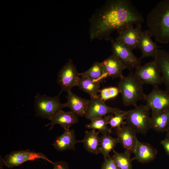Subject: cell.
Wrapping results in <instances>:
<instances>
[{"mask_svg":"<svg viewBox=\"0 0 169 169\" xmlns=\"http://www.w3.org/2000/svg\"><path fill=\"white\" fill-rule=\"evenodd\" d=\"M145 105L151 113L169 110V93L160 89L159 86L153 88L151 91L146 94Z\"/></svg>","mask_w":169,"mask_h":169,"instance_id":"10","label":"cell"},{"mask_svg":"<svg viewBox=\"0 0 169 169\" xmlns=\"http://www.w3.org/2000/svg\"><path fill=\"white\" fill-rule=\"evenodd\" d=\"M61 93L53 97L37 94L35 96L34 104L35 116L50 120L57 112L66 107L65 103H61L60 101Z\"/></svg>","mask_w":169,"mask_h":169,"instance_id":"4","label":"cell"},{"mask_svg":"<svg viewBox=\"0 0 169 169\" xmlns=\"http://www.w3.org/2000/svg\"><path fill=\"white\" fill-rule=\"evenodd\" d=\"M101 169H119L115 161L110 156L104 160L101 167Z\"/></svg>","mask_w":169,"mask_h":169,"instance_id":"30","label":"cell"},{"mask_svg":"<svg viewBox=\"0 0 169 169\" xmlns=\"http://www.w3.org/2000/svg\"><path fill=\"white\" fill-rule=\"evenodd\" d=\"M113 151L112 157L119 169H132L131 162L133 160L131 158V153L126 151L122 153L118 152L114 150Z\"/></svg>","mask_w":169,"mask_h":169,"instance_id":"27","label":"cell"},{"mask_svg":"<svg viewBox=\"0 0 169 169\" xmlns=\"http://www.w3.org/2000/svg\"><path fill=\"white\" fill-rule=\"evenodd\" d=\"M39 159L45 160L52 164L54 163L42 153L29 150L13 151L5 156L3 158V161L6 166L12 168L19 166L26 161Z\"/></svg>","mask_w":169,"mask_h":169,"instance_id":"7","label":"cell"},{"mask_svg":"<svg viewBox=\"0 0 169 169\" xmlns=\"http://www.w3.org/2000/svg\"><path fill=\"white\" fill-rule=\"evenodd\" d=\"M157 153V150L150 144L138 141L134 152L135 156L133 160L141 163H148L154 160Z\"/></svg>","mask_w":169,"mask_h":169,"instance_id":"17","label":"cell"},{"mask_svg":"<svg viewBox=\"0 0 169 169\" xmlns=\"http://www.w3.org/2000/svg\"><path fill=\"white\" fill-rule=\"evenodd\" d=\"M76 67L72 60L69 59L59 72L57 82L62 89L61 92H67L73 87L78 86L80 77Z\"/></svg>","mask_w":169,"mask_h":169,"instance_id":"8","label":"cell"},{"mask_svg":"<svg viewBox=\"0 0 169 169\" xmlns=\"http://www.w3.org/2000/svg\"><path fill=\"white\" fill-rule=\"evenodd\" d=\"M3 165H4L3 161V158H2L1 160H0V169H3Z\"/></svg>","mask_w":169,"mask_h":169,"instance_id":"33","label":"cell"},{"mask_svg":"<svg viewBox=\"0 0 169 169\" xmlns=\"http://www.w3.org/2000/svg\"><path fill=\"white\" fill-rule=\"evenodd\" d=\"M110 117L109 114L102 118L92 120L90 123L85 125V127L92 130H98L102 135L110 134L112 132L111 129L107 126Z\"/></svg>","mask_w":169,"mask_h":169,"instance_id":"26","label":"cell"},{"mask_svg":"<svg viewBox=\"0 0 169 169\" xmlns=\"http://www.w3.org/2000/svg\"><path fill=\"white\" fill-rule=\"evenodd\" d=\"M67 93L66 96L67 101L65 103L66 107L69 108L70 110L77 116H84L89 100L77 96L71 90L67 91Z\"/></svg>","mask_w":169,"mask_h":169,"instance_id":"20","label":"cell"},{"mask_svg":"<svg viewBox=\"0 0 169 169\" xmlns=\"http://www.w3.org/2000/svg\"><path fill=\"white\" fill-rule=\"evenodd\" d=\"M144 84L135 75L133 71L126 76L120 77L118 85L123 104L126 106H137V102L145 100L146 94L144 91Z\"/></svg>","mask_w":169,"mask_h":169,"instance_id":"3","label":"cell"},{"mask_svg":"<svg viewBox=\"0 0 169 169\" xmlns=\"http://www.w3.org/2000/svg\"><path fill=\"white\" fill-rule=\"evenodd\" d=\"M118 35L115 39L121 42L131 50L137 48L138 41L142 32L141 24L126 26L118 31Z\"/></svg>","mask_w":169,"mask_h":169,"instance_id":"12","label":"cell"},{"mask_svg":"<svg viewBox=\"0 0 169 169\" xmlns=\"http://www.w3.org/2000/svg\"><path fill=\"white\" fill-rule=\"evenodd\" d=\"M152 36L148 29L142 31L138 39L137 48L141 51V56L140 59L148 57L154 58L158 50L161 47L156 42L151 39Z\"/></svg>","mask_w":169,"mask_h":169,"instance_id":"14","label":"cell"},{"mask_svg":"<svg viewBox=\"0 0 169 169\" xmlns=\"http://www.w3.org/2000/svg\"><path fill=\"white\" fill-rule=\"evenodd\" d=\"M134 74L144 84L150 85L153 88L163 83L161 74L154 60L136 68Z\"/></svg>","mask_w":169,"mask_h":169,"instance_id":"6","label":"cell"},{"mask_svg":"<svg viewBox=\"0 0 169 169\" xmlns=\"http://www.w3.org/2000/svg\"><path fill=\"white\" fill-rule=\"evenodd\" d=\"M126 111H121L110 114L108 124L110 126V129L117 128L126 125L124 120H125Z\"/></svg>","mask_w":169,"mask_h":169,"instance_id":"28","label":"cell"},{"mask_svg":"<svg viewBox=\"0 0 169 169\" xmlns=\"http://www.w3.org/2000/svg\"><path fill=\"white\" fill-rule=\"evenodd\" d=\"M161 144L163 146L166 154L169 156V139L166 138L162 140Z\"/></svg>","mask_w":169,"mask_h":169,"instance_id":"32","label":"cell"},{"mask_svg":"<svg viewBox=\"0 0 169 169\" xmlns=\"http://www.w3.org/2000/svg\"><path fill=\"white\" fill-rule=\"evenodd\" d=\"M150 128L157 132H166L169 129V110L151 113Z\"/></svg>","mask_w":169,"mask_h":169,"instance_id":"21","label":"cell"},{"mask_svg":"<svg viewBox=\"0 0 169 169\" xmlns=\"http://www.w3.org/2000/svg\"><path fill=\"white\" fill-rule=\"evenodd\" d=\"M111 50L130 71L141 65V59L136 56L132 50L115 38L111 40Z\"/></svg>","mask_w":169,"mask_h":169,"instance_id":"9","label":"cell"},{"mask_svg":"<svg viewBox=\"0 0 169 169\" xmlns=\"http://www.w3.org/2000/svg\"><path fill=\"white\" fill-rule=\"evenodd\" d=\"M166 138L169 139V129H168V131L166 132Z\"/></svg>","mask_w":169,"mask_h":169,"instance_id":"34","label":"cell"},{"mask_svg":"<svg viewBox=\"0 0 169 169\" xmlns=\"http://www.w3.org/2000/svg\"><path fill=\"white\" fill-rule=\"evenodd\" d=\"M99 132L95 130L86 131L82 142L85 150L88 152L97 155L100 153Z\"/></svg>","mask_w":169,"mask_h":169,"instance_id":"22","label":"cell"},{"mask_svg":"<svg viewBox=\"0 0 169 169\" xmlns=\"http://www.w3.org/2000/svg\"><path fill=\"white\" fill-rule=\"evenodd\" d=\"M100 98L104 101L116 97L120 93L118 87L110 86L102 89L100 90Z\"/></svg>","mask_w":169,"mask_h":169,"instance_id":"29","label":"cell"},{"mask_svg":"<svg viewBox=\"0 0 169 169\" xmlns=\"http://www.w3.org/2000/svg\"><path fill=\"white\" fill-rule=\"evenodd\" d=\"M144 21L142 14L131 1L108 0L90 18V40H110L113 31H118L128 25L141 24Z\"/></svg>","mask_w":169,"mask_h":169,"instance_id":"1","label":"cell"},{"mask_svg":"<svg viewBox=\"0 0 169 169\" xmlns=\"http://www.w3.org/2000/svg\"><path fill=\"white\" fill-rule=\"evenodd\" d=\"M64 130V132L61 135L56 138L52 145L54 148L59 151L67 150H75L76 144L78 143L81 142L82 141L76 140L74 129Z\"/></svg>","mask_w":169,"mask_h":169,"instance_id":"15","label":"cell"},{"mask_svg":"<svg viewBox=\"0 0 169 169\" xmlns=\"http://www.w3.org/2000/svg\"><path fill=\"white\" fill-rule=\"evenodd\" d=\"M54 167L52 169H69L67 163L63 161H59L54 162Z\"/></svg>","mask_w":169,"mask_h":169,"instance_id":"31","label":"cell"},{"mask_svg":"<svg viewBox=\"0 0 169 169\" xmlns=\"http://www.w3.org/2000/svg\"><path fill=\"white\" fill-rule=\"evenodd\" d=\"M154 60L159 69L165 90L169 93V52L159 49Z\"/></svg>","mask_w":169,"mask_h":169,"instance_id":"18","label":"cell"},{"mask_svg":"<svg viewBox=\"0 0 169 169\" xmlns=\"http://www.w3.org/2000/svg\"><path fill=\"white\" fill-rule=\"evenodd\" d=\"M77 116L71 110L65 111L61 109L53 116L50 120V122L45 126L50 125L49 131L56 124L60 125L64 130L69 129L71 126L78 122Z\"/></svg>","mask_w":169,"mask_h":169,"instance_id":"16","label":"cell"},{"mask_svg":"<svg viewBox=\"0 0 169 169\" xmlns=\"http://www.w3.org/2000/svg\"><path fill=\"white\" fill-rule=\"evenodd\" d=\"M117 139L110 136V134L102 135L100 137V150L104 160L110 157V153L114 150L118 143Z\"/></svg>","mask_w":169,"mask_h":169,"instance_id":"24","label":"cell"},{"mask_svg":"<svg viewBox=\"0 0 169 169\" xmlns=\"http://www.w3.org/2000/svg\"><path fill=\"white\" fill-rule=\"evenodd\" d=\"M79 76L87 77L100 83L107 77L102 63L95 62L88 70L79 74Z\"/></svg>","mask_w":169,"mask_h":169,"instance_id":"25","label":"cell"},{"mask_svg":"<svg viewBox=\"0 0 169 169\" xmlns=\"http://www.w3.org/2000/svg\"><path fill=\"white\" fill-rule=\"evenodd\" d=\"M121 111L117 107L107 105L100 97L91 98L89 100L84 116L86 119L91 121L102 118L108 114H114Z\"/></svg>","mask_w":169,"mask_h":169,"instance_id":"11","label":"cell"},{"mask_svg":"<svg viewBox=\"0 0 169 169\" xmlns=\"http://www.w3.org/2000/svg\"><path fill=\"white\" fill-rule=\"evenodd\" d=\"M115 133L119 143L125 151L133 153L138 141L136 132L131 127L125 125L115 129Z\"/></svg>","mask_w":169,"mask_h":169,"instance_id":"13","label":"cell"},{"mask_svg":"<svg viewBox=\"0 0 169 169\" xmlns=\"http://www.w3.org/2000/svg\"><path fill=\"white\" fill-rule=\"evenodd\" d=\"M101 63L107 77L113 79L120 78L123 71L127 69L125 65L113 54Z\"/></svg>","mask_w":169,"mask_h":169,"instance_id":"19","label":"cell"},{"mask_svg":"<svg viewBox=\"0 0 169 169\" xmlns=\"http://www.w3.org/2000/svg\"><path fill=\"white\" fill-rule=\"evenodd\" d=\"M81 90L87 93L90 98L100 97L97 93L100 91V82L87 77L81 76L78 85Z\"/></svg>","mask_w":169,"mask_h":169,"instance_id":"23","label":"cell"},{"mask_svg":"<svg viewBox=\"0 0 169 169\" xmlns=\"http://www.w3.org/2000/svg\"><path fill=\"white\" fill-rule=\"evenodd\" d=\"M150 110L146 105H141L126 111V125L131 127L136 133L145 135L150 129Z\"/></svg>","mask_w":169,"mask_h":169,"instance_id":"5","label":"cell"},{"mask_svg":"<svg viewBox=\"0 0 169 169\" xmlns=\"http://www.w3.org/2000/svg\"><path fill=\"white\" fill-rule=\"evenodd\" d=\"M146 24L156 42L169 43V0L157 4L148 14Z\"/></svg>","mask_w":169,"mask_h":169,"instance_id":"2","label":"cell"}]
</instances>
